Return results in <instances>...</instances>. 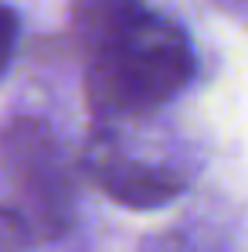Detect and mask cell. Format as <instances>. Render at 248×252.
Here are the masks:
<instances>
[{
    "mask_svg": "<svg viewBox=\"0 0 248 252\" xmlns=\"http://www.w3.org/2000/svg\"><path fill=\"white\" fill-rule=\"evenodd\" d=\"M38 239L28 232V225L0 205V252H31Z\"/></svg>",
    "mask_w": 248,
    "mask_h": 252,
    "instance_id": "6",
    "label": "cell"
},
{
    "mask_svg": "<svg viewBox=\"0 0 248 252\" xmlns=\"http://www.w3.org/2000/svg\"><path fill=\"white\" fill-rule=\"evenodd\" d=\"M14 48H17V14L7 3H0V75L10 65Z\"/></svg>",
    "mask_w": 248,
    "mask_h": 252,
    "instance_id": "7",
    "label": "cell"
},
{
    "mask_svg": "<svg viewBox=\"0 0 248 252\" xmlns=\"http://www.w3.org/2000/svg\"><path fill=\"white\" fill-rule=\"evenodd\" d=\"M221 3H228V7H248V0H221Z\"/></svg>",
    "mask_w": 248,
    "mask_h": 252,
    "instance_id": "8",
    "label": "cell"
},
{
    "mask_svg": "<svg viewBox=\"0 0 248 252\" xmlns=\"http://www.w3.org/2000/svg\"><path fill=\"white\" fill-rule=\"evenodd\" d=\"M0 194L38 242L61 239L75 221V174L58 133L38 116L0 126Z\"/></svg>",
    "mask_w": 248,
    "mask_h": 252,
    "instance_id": "2",
    "label": "cell"
},
{
    "mask_svg": "<svg viewBox=\"0 0 248 252\" xmlns=\"http://www.w3.org/2000/svg\"><path fill=\"white\" fill-rule=\"evenodd\" d=\"M194 65L184 28L146 7L85 55V102L99 120L146 116L184 92Z\"/></svg>",
    "mask_w": 248,
    "mask_h": 252,
    "instance_id": "1",
    "label": "cell"
},
{
    "mask_svg": "<svg viewBox=\"0 0 248 252\" xmlns=\"http://www.w3.org/2000/svg\"><path fill=\"white\" fill-rule=\"evenodd\" d=\"M82 167L116 205L133 211L164 208L173 198H180L187 188V177L177 167L126 154L109 133H95L88 140Z\"/></svg>",
    "mask_w": 248,
    "mask_h": 252,
    "instance_id": "3",
    "label": "cell"
},
{
    "mask_svg": "<svg viewBox=\"0 0 248 252\" xmlns=\"http://www.w3.org/2000/svg\"><path fill=\"white\" fill-rule=\"evenodd\" d=\"M139 10H146V0H72V31L82 55L112 38Z\"/></svg>",
    "mask_w": 248,
    "mask_h": 252,
    "instance_id": "4",
    "label": "cell"
},
{
    "mask_svg": "<svg viewBox=\"0 0 248 252\" xmlns=\"http://www.w3.org/2000/svg\"><path fill=\"white\" fill-rule=\"evenodd\" d=\"M139 252H224L221 246H214L204 235H194V232H180V228H170V232H157L150 235Z\"/></svg>",
    "mask_w": 248,
    "mask_h": 252,
    "instance_id": "5",
    "label": "cell"
}]
</instances>
